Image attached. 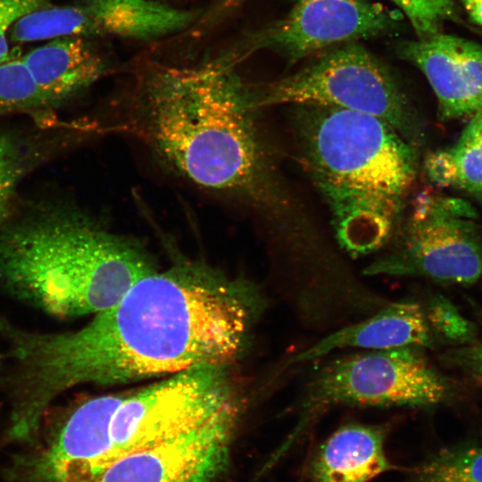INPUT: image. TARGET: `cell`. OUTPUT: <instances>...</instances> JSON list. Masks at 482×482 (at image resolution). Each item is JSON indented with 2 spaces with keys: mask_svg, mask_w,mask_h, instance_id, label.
Listing matches in <instances>:
<instances>
[{
  "mask_svg": "<svg viewBox=\"0 0 482 482\" xmlns=\"http://www.w3.org/2000/svg\"><path fill=\"white\" fill-rule=\"evenodd\" d=\"M260 303L249 285L192 263L153 270L77 330L34 332L0 318L14 366L9 420L35 433L53 401L75 386L227 367L243 352Z\"/></svg>",
  "mask_w": 482,
  "mask_h": 482,
  "instance_id": "6da1fadb",
  "label": "cell"
},
{
  "mask_svg": "<svg viewBox=\"0 0 482 482\" xmlns=\"http://www.w3.org/2000/svg\"><path fill=\"white\" fill-rule=\"evenodd\" d=\"M239 62L226 50L192 66L150 64L137 76L120 129L199 187L264 210L286 208Z\"/></svg>",
  "mask_w": 482,
  "mask_h": 482,
  "instance_id": "7a4b0ae2",
  "label": "cell"
},
{
  "mask_svg": "<svg viewBox=\"0 0 482 482\" xmlns=\"http://www.w3.org/2000/svg\"><path fill=\"white\" fill-rule=\"evenodd\" d=\"M300 162L353 257L388 243L419 167L417 145L386 120L323 104L294 105Z\"/></svg>",
  "mask_w": 482,
  "mask_h": 482,
  "instance_id": "3957f363",
  "label": "cell"
},
{
  "mask_svg": "<svg viewBox=\"0 0 482 482\" xmlns=\"http://www.w3.org/2000/svg\"><path fill=\"white\" fill-rule=\"evenodd\" d=\"M12 212L0 223V286L47 314H96L154 270L135 245L70 208Z\"/></svg>",
  "mask_w": 482,
  "mask_h": 482,
  "instance_id": "277c9868",
  "label": "cell"
},
{
  "mask_svg": "<svg viewBox=\"0 0 482 482\" xmlns=\"http://www.w3.org/2000/svg\"><path fill=\"white\" fill-rule=\"evenodd\" d=\"M253 109L323 104L378 117L417 145V116L391 72L363 46L351 43L325 53L285 78L251 86Z\"/></svg>",
  "mask_w": 482,
  "mask_h": 482,
  "instance_id": "5b68a950",
  "label": "cell"
},
{
  "mask_svg": "<svg viewBox=\"0 0 482 482\" xmlns=\"http://www.w3.org/2000/svg\"><path fill=\"white\" fill-rule=\"evenodd\" d=\"M477 219L473 206L461 198L421 194L363 274L473 284L482 275Z\"/></svg>",
  "mask_w": 482,
  "mask_h": 482,
  "instance_id": "8992f818",
  "label": "cell"
},
{
  "mask_svg": "<svg viewBox=\"0 0 482 482\" xmlns=\"http://www.w3.org/2000/svg\"><path fill=\"white\" fill-rule=\"evenodd\" d=\"M420 350L366 351L328 362L307 380L300 411L309 418L338 405L414 408L443 403L446 381Z\"/></svg>",
  "mask_w": 482,
  "mask_h": 482,
  "instance_id": "52a82bcc",
  "label": "cell"
},
{
  "mask_svg": "<svg viewBox=\"0 0 482 482\" xmlns=\"http://www.w3.org/2000/svg\"><path fill=\"white\" fill-rule=\"evenodd\" d=\"M234 402L226 367L183 370L123 397L111 421L108 467L203 425Z\"/></svg>",
  "mask_w": 482,
  "mask_h": 482,
  "instance_id": "ba28073f",
  "label": "cell"
},
{
  "mask_svg": "<svg viewBox=\"0 0 482 482\" xmlns=\"http://www.w3.org/2000/svg\"><path fill=\"white\" fill-rule=\"evenodd\" d=\"M399 15L367 0H296L283 20L248 36L231 50L241 61L260 49L295 63L335 44L392 30Z\"/></svg>",
  "mask_w": 482,
  "mask_h": 482,
  "instance_id": "9c48e42d",
  "label": "cell"
},
{
  "mask_svg": "<svg viewBox=\"0 0 482 482\" xmlns=\"http://www.w3.org/2000/svg\"><path fill=\"white\" fill-rule=\"evenodd\" d=\"M236 402L203 425L118 459L95 482H213L229 462Z\"/></svg>",
  "mask_w": 482,
  "mask_h": 482,
  "instance_id": "30bf717a",
  "label": "cell"
},
{
  "mask_svg": "<svg viewBox=\"0 0 482 482\" xmlns=\"http://www.w3.org/2000/svg\"><path fill=\"white\" fill-rule=\"evenodd\" d=\"M402 57L426 76L443 120L470 118L482 112V46L439 32L400 45Z\"/></svg>",
  "mask_w": 482,
  "mask_h": 482,
  "instance_id": "8fae6325",
  "label": "cell"
},
{
  "mask_svg": "<svg viewBox=\"0 0 482 482\" xmlns=\"http://www.w3.org/2000/svg\"><path fill=\"white\" fill-rule=\"evenodd\" d=\"M433 336L425 309L420 304L409 301L387 303L362 320L349 323L292 355L286 363L308 362L345 348L367 351L403 347L421 349L433 344Z\"/></svg>",
  "mask_w": 482,
  "mask_h": 482,
  "instance_id": "7c38bea8",
  "label": "cell"
},
{
  "mask_svg": "<svg viewBox=\"0 0 482 482\" xmlns=\"http://www.w3.org/2000/svg\"><path fill=\"white\" fill-rule=\"evenodd\" d=\"M21 60L52 107L82 92L108 71L105 59L82 37H62Z\"/></svg>",
  "mask_w": 482,
  "mask_h": 482,
  "instance_id": "4fadbf2b",
  "label": "cell"
},
{
  "mask_svg": "<svg viewBox=\"0 0 482 482\" xmlns=\"http://www.w3.org/2000/svg\"><path fill=\"white\" fill-rule=\"evenodd\" d=\"M392 469L378 428L349 424L337 430L314 461V482H369Z\"/></svg>",
  "mask_w": 482,
  "mask_h": 482,
  "instance_id": "5bb4252c",
  "label": "cell"
},
{
  "mask_svg": "<svg viewBox=\"0 0 482 482\" xmlns=\"http://www.w3.org/2000/svg\"><path fill=\"white\" fill-rule=\"evenodd\" d=\"M424 170L436 186L482 194V112L470 118L453 145L426 156Z\"/></svg>",
  "mask_w": 482,
  "mask_h": 482,
  "instance_id": "9a60e30c",
  "label": "cell"
},
{
  "mask_svg": "<svg viewBox=\"0 0 482 482\" xmlns=\"http://www.w3.org/2000/svg\"><path fill=\"white\" fill-rule=\"evenodd\" d=\"M9 36L13 43L62 37L87 38V27L82 8L78 2L57 6L51 4L20 18L12 25Z\"/></svg>",
  "mask_w": 482,
  "mask_h": 482,
  "instance_id": "2e32d148",
  "label": "cell"
},
{
  "mask_svg": "<svg viewBox=\"0 0 482 482\" xmlns=\"http://www.w3.org/2000/svg\"><path fill=\"white\" fill-rule=\"evenodd\" d=\"M410 482H482V448L444 450L416 469Z\"/></svg>",
  "mask_w": 482,
  "mask_h": 482,
  "instance_id": "e0dca14e",
  "label": "cell"
},
{
  "mask_svg": "<svg viewBox=\"0 0 482 482\" xmlns=\"http://www.w3.org/2000/svg\"><path fill=\"white\" fill-rule=\"evenodd\" d=\"M51 107L21 57L0 64V116Z\"/></svg>",
  "mask_w": 482,
  "mask_h": 482,
  "instance_id": "ac0fdd59",
  "label": "cell"
},
{
  "mask_svg": "<svg viewBox=\"0 0 482 482\" xmlns=\"http://www.w3.org/2000/svg\"><path fill=\"white\" fill-rule=\"evenodd\" d=\"M37 158L36 150L29 145L0 133V223L12 212L16 188Z\"/></svg>",
  "mask_w": 482,
  "mask_h": 482,
  "instance_id": "d6986e66",
  "label": "cell"
},
{
  "mask_svg": "<svg viewBox=\"0 0 482 482\" xmlns=\"http://www.w3.org/2000/svg\"><path fill=\"white\" fill-rule=\"evenodd\" d=\"M425 312L433 334L454 343L471 344L475 341L473 324L445 297L433 299Z\"/></svg>",
  "mask_w": 482,
  "mask_h": 482,
  "instance_id": "ffe728a7",
  "label": "cell"
},
{
  "mask_svg": "<svg viewBox=\"0 0 482 482\" xmlns=\"http://www.w3.org/2000/svg\"><path fill=\"white\" fill-rule=\"evenodd\" d=\"M408 17L420 38L439 32L442 23L454 13L453 0H391Z\"/></svg>",
  "mask_w": 482,
  "mask_h": 482,
  "instance_id": "44dd1931",
  "label": "cell"
},
{
  "mask_svg": "<svg viewBox=\"0 0 482 482\" xmlns=\"http://www.w3.org/2000/svg\"><path fill=\"white\" fill-rule=\"evenodd\" d=\"M51 4L48 0H0V64L20 57L19 48H10L7 36L22 16Z\"/></svg>",
  "mask_w": 482,
  "mask_h": 482,
  "instance_id": "7402d4cb",
  "label": "cell"
},
{
  "mask_svg": "<svg viewBox=\"0 0 482 482\" xmlns=\"http://www.w3.org/2000/svg\"><path fill=\"white\" fill-rule=\"evenodd\" d=\"M453 358L458 364L482 380V340L459 349Z\"/></svg>",
  "mask_w": 482,
  "mask_h": 482,
  "instance_id": "603a6c76",
  "label": "cell"
},
{
  "mask_svg": "<svg viewBox=\"0 0 482 482\" xmlns=\"http://www.w3.org/2000/svg\"><path fill=\"white\" fill-rule=\"evenodd\" d=\"M245 0H216L214 4L206 12L202 13L198 21L204 25L213 24L220 21L230 12L237 8Z\"/></svg>",
  "mask_w": 482,
  "mask_h": 482,
  "instance_id": "cb8c5ba5",
  "label": "cell"
},
{
  "mask_svg": "<svg viewBox=\"0 0 482 482\" xmlns=\"http://www.w3.org/2000/svg\"><path fill=\"white\" fill-rule=\"evenodd\" d=\"M471 19L482 26V0H462Z\"/></svg>",
  "mask_w": 482,
  "mask_h": 482,
  "instance_id": "d4e9b609",
  "label": "cell"
},
{
  "mask_svg": "<svg viewBox=\"0 0 482 482\" xmlns=\"http://www.w3.org/2000/svg\"><path fill=\"white\" fill-rule=\"evenodd\" d=\"M0 367H1V357H0Z\"/></svg>",
  "mask_w": 482,
  "mask_h": 482,
  "instance_id": "484cf974",
  "label": "cell"
}]
</instances>
